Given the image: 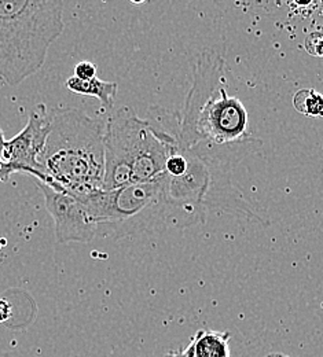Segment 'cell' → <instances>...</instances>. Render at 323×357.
Masks as SVG:
<instances>
[{
	"label": "cell",
	"mask_w": 323,
	"mask_h": 357,
	"mask_svg": "<svg viewBox=\"0 0 323 357\" xmlns=\"http://www.w3.org/2000/svg\"><path fill=\"white\" fill-rule=\"evenodd\" d=\"M179 119L181 147L209 168L215 185L230 165L260 146L250 132L245 106L226 89L225 61L218 52L198 55Z\"/></svg>",
	"instance_id": "6da1fadb"
},
{
	"label": "cell",
	"mask_w": 323,
	"mask_h": 357,
	"mask_svg": "<svg viewBox=\"0 0 323 357\" xmlns=\"http://www.w3.org/2000/svg\"><path fill=\"white\" fill-rule=\"evenodd\" d=\"M179 113L151 109L146 120L123 106L106 121L103 191L150 183L167 175L168 158L179 151Z\"/></svg>",
	"instance_id": "7a4b0ae2"
},
{
	"label": "cell",
	"mask_w": 323,
	"mask_h": 357,
	"mask_svg": "<svg viewBox=\"0 0 323 357\" xmlns=\"http://www.w3.org/2000/svg\"><path fill=\"white\" fill-rule=\"evenodd\" d=\"M105 130L106 123L79 109L50 113V134L39 157L45 184L76 198L103 191Z\"/></svg>",
	"instance_id": "3957f363"
},
{
	"label": "cell",
	"mask_w": 323,
	"mask_h": 357,
	"mask_svg": "<svg viewBox=\"0 0 323 357\" xmlns=\"http://www.w3.org/2000/svg\"><path fill=\"white\" fill-rule=\"evenodd\" d=\"M63 1L0 0V77L18 86L45 65L63 32Z\"/></svg>",
	"instance_id": "277c9868"
},
{
	"label": "cell",
	"mask_w": 323,
	"mask_h": 357,
	"mask_svg": "<svg viewBox=\"0 0 323 357\" xmlns=\"http://www.w3.org/2000/svg\"><path fill=\"white\" fill-rule=\"evenodd\" d=\"M170 176L150 183L124 185L77 198L87 209L98 234L123 238L164 224L182 228L179 216L168 197Z\"/></svg>",
	"instance_id": "5b68a950"
},
{
	"label": "cell",
	"mask_w": 323,
	"mask_h": 357,
	"mask_svg": "<svg viewBox=\"0 0 323 357\" xmlns=\"http://www.w3.org/2000/svg\"><path fill=\"white\" fill-rule=\"evenodd\" d=\"M48 134L50 113L45 103H39L32 109L25 128L11 140L6 142L1 160L11 167V169L27 172L45 183L47 176L42 174L39 157L45 150Z\"/></svg>",
	"instance_id": "8992f818"
},
{
	"label": "cell",
	"mask_w": 323,
	"mask_h": 357,
	"mask_svg": "<svg viewBox=\"0 0 323 357\" xmlns=\"http://www.w3.org/2000/svg\"><path fill=\"white\" fill-rule=\"evenodd\" d=\"M46 201L48 213L54 220V234L58 243H90L98 234V225L86 206L69 192L38 181Z\"/></svg>",
	"instance_id": "52a82bcc"
},
{
	"label": "cell",
	"mask_w": 323,
	"mask_h": 357,
	"mask_svg": "<svg viewBox=\"0 0 323 357\" xmlns=\"http://www.w3.org/2000/svg\"><path fill=\"white\" fill-rule=\"evenodd\" d=\"M229 331L200 330L191 338L185 352L187 357H230Z\"/></svg>",
	"instance_id": "ba28073f"
},
{
	"label": "cell",
	"mask_w": 323,
	"mask_h": 357,
	"mask_svg": "<svg viewBox=\"0 0 323 357\" xmlns=\"http://www.w3.org/2000/svg\"><path fill=\"white\" fill-rule=\"evenodd\" d=\"M65 86H66V89L75 93L95 96L107 109H112L114 106V98L117 93V89H119L117 84L113 82H105L98 77H95L93 80H89V82H84V80H79L75 76L69 77L66 80Z\"/></svg>",
	"instance_id": "9c48e42d"
},
{
	"label": "cell",
	"mask_w": 323,
	"mask_h": 357,
	"mask_svg": "<svg viewBox=\"0 0 323 357\" xmlns=\"http://www.w3.org/2000/svg\"><path fill=\"white\" fill-rule=\"evenodd\" d=\"M294 109L306 117L323 119V95L314 89H303L293 96Z\"/></svg>",
	"instance_id": "30bf717a"
},
{
	"label": "cell",
	"mask_w": 323,
	"mask_h": 357,
	"mask_svg": "<svg viewBox=\"0 0 323 357\" xmlns=\"http://www.w3.org/2000/svg\"><path fill=\"white\" fill-rule=\"evenodd\" d=\"M306 51L317 58H323V32L314 31L307 35L304 40Z\"/></svg>",
	"instance_id": "8fae6325"
},
{
	"label": "cell",
	"mask_w": 323,
	"mask_h": 357,
	"mask_svg": "<svg viewBox=\"0 0 323 357\" xmlns=\"http://www.w3.org/2000/svg\"><path fill=\"white\" fill-rule=\"evenodd\" d=\"M75 77L79 80H93L96 77V65L90 61H82L75 66Z\"/></svg>",
	"instance_id": "7c38bea8"
},
{
	"label": "cell",
	"mask_w": 323,
	"mask_h": 357,
	"mask_svg": "<svg viewBox=\"0 0 323 357\" xmlns=\"http://www.w3.org/2000/svg\"><path fill=\"white\" fill-rule=\"evenodd\" d=\"M310 17L313 24L318 28V31L323 32V1H314Z\"/></svg>",
	"instance_id": "4fadbf2b"
},
{
	"label": "cell",
	"mask_w": 323,
	"mask_h": 357,
	"mask_svg": "<svg viewBox=\"0 0 323 357\" xmlns=\"http://www.w3.org/2000/svg\"><path fill=\"white\" fill-rule=\"evenodd\" d=\"M13 314V310L11 305L7 300L0 298V323H6Z\"/></svg>",
	"instance_id": "5bb4252c"
},
{
	"label": "cell",
	"mask_w": 323,
	"mask_h": 357,
	"mask_svg": "<svg viewBox=\"0 0 323 357\" xmlns=\"http://www.w3.org/2000/svg\"><path fill=\"white\" fill-rule=\"evenodd\" d=\"M164 357H187V355H186L185 351H179V352H170Z\"/></svg>",
	"instance_id": "9a60e30c"
},
{
	"label": "cell",
	"mask_w": 323,
	"mask_h": 357,
	"mask_svg": "<svg viewBox=\"0 0 323 357\" xmlns=\"http://www.w3.org/2000/svg\"><path fill=\"white\" fill-rule=\"evenodd\" d=\"M7 140H4V136H3V131L0 130V157H1V153L4 150V144H6Z\"/></svg>",
	"instance_id": "2e32d148"
},
{
	"label": "cell",
	"mask_w": 323,
	"mask_h": 357,
	"mask_svg": "<svg viewBox=\"0 0 323 357\" xmlns=\"http://www.w3.org/2000/svg\"><path fill=\"white\" fill-rule=\"evenodd\" d=\"M266 357H287L286 355H280V354H273V355H269Z\"/></svg>",
	"instance_id": "e0dca14e"
}]
</instances>
